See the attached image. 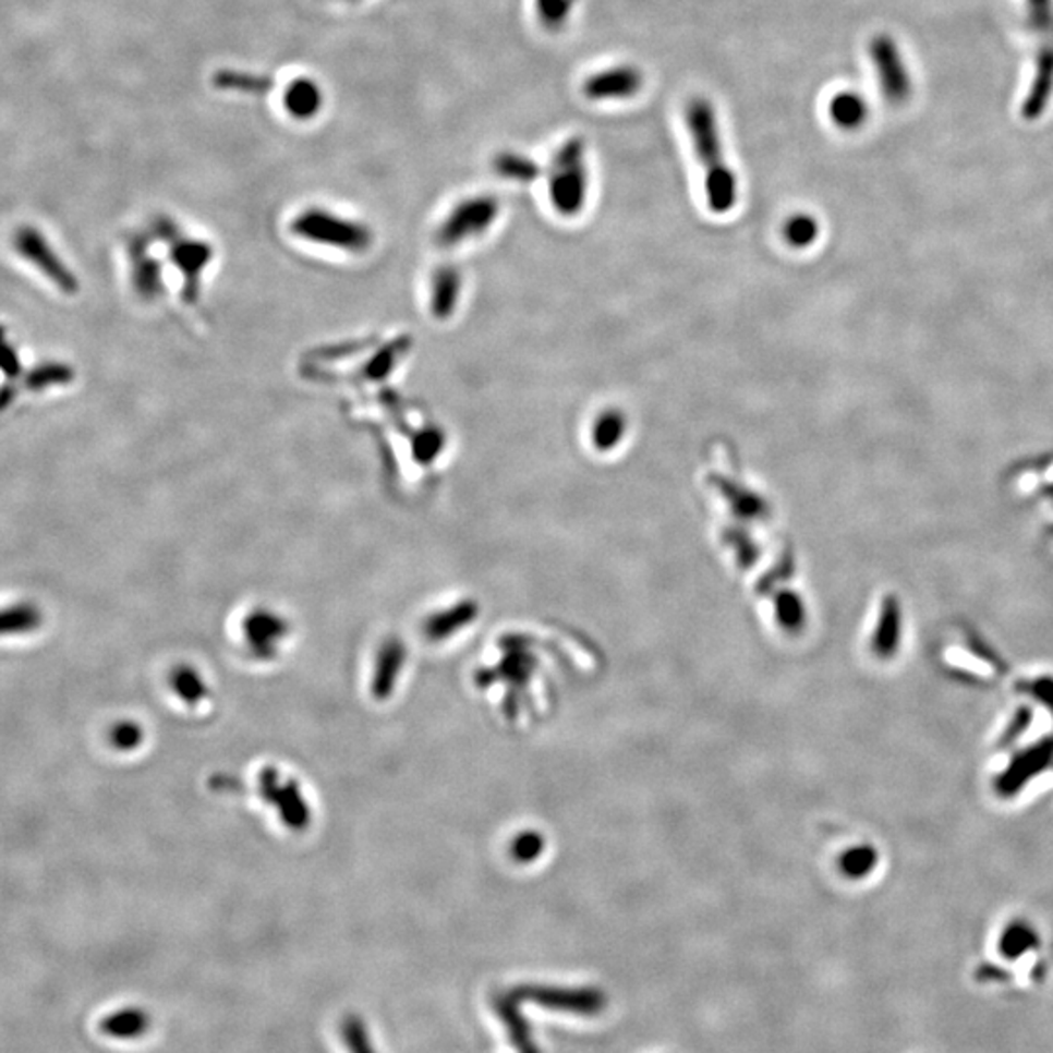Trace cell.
Here are the masks:
<instances>
[{"label":"cell","mask_w":1053,"mask_h":1053,"mask_svg":"<svg viewBox=\"0 0 1053 1053\" xmlns=\"http://www.w3.org/2000/svg\"><path fill=\"white\" fill-rule=\"evenodd\" d=\"M830 120L843 131H857L869 120V104L859 93L835 94L827 106Z\"/></svg>","instance_id":"obj_7"},{"label":"cell","mask_w":1053,"mask_h":1053,"mask_svg":"<svg viewBox=\"0 0 1053 1053\" xmlns=\"http://www.w3.org/2000/svg\"><path fill=\"white\" fill-rule=\"evenodd\" d=\"M625 427H627V424H625V416L620 412L609 410V412L601 414L593 425V444L600 451H610L615 445L620 444V439L625 435Z\"/></svg>","instance_id":"obj_11"},{"label":"cell","mask_w":1053,"mask_h":1053,"mask_svg":"<svg viewBox=\"0 0 1053 1053\" xmlns=\"http://www.w3.org/2000/svg\"><path fill=\"white\" fill-rule=\"evenodd\" d=\"M1030 2V19L1038 29L1053 26L1052 0H1028Z\"/></svg>","instance_id":"obj_17"},{"label":"cell","mask_w":1053,"mask_h":1053,"mask_svg":"<svg viewBox=\"0 0 1053 1053\" xmlns=\"http://www.w3.org/2000/svg\"><path fill=\"white\" fill-rule=\"evenodd\" d=\"M644 86L640 69L632 65H617L590 74L582 84V93L593 102L607 100H629Z\"/></svg>","instance_id":"obj_4"},{"label":"cell","mask_w":1053,"mask_h":1053,"mask_svg":"<svg viewBox=\"0 0 1053 1053\" xmlns=\"http://www.w3.org/2000/svg\"><path fill=\"white\" fill-rule=\"evenodd\" d=\"M1053 90V44L1052 46L1044 47L1042 53L1038 57V74H1036V83L1030 90V96L1025 102V108H1022V113L1028 120H1034L1038 118L1042 111H1044L1045 104L1050 100Z\"/></svg>","instance_id":"obj_8"},{"label":"cell","mask_w":1053,"mask_h":1053,"mask_svg":"<svg viewBox=\"0 0 1053 1053\" xmlns=\"http://www.w3.org/2000/svg\"><path fill=\"white\" fill-rule=\"evenodd\" d=\"M19 246L22 252H26V254H28L29 259L39 262V266H44L47 274H51V276H53V278H56L61 286L66 287V289H71L73 281H69V274H66L65 269L59 268L57 259L56 266H53V258H51L49 250L41 246V241H39L37 237H34V234H26V237H22V239H20Z\"/></svg>","instance_id":"obj_13"},{"label":"cell","mask_w":1053,"mask_h":1053,"mask_svg":"<svg viewBox=\"0 0 1053 1053\" xmlns=\"http://www.w3.org/2000/svg\"><path fill=\"white\" fill-rule=\"evenodd\" d=\"M496 170L499 175L518 180V182H531L538 174V167L531 158L521 157L516 153H504L496 158Z\"/></svg>","instance_id":"obj_14"},{"label":"cell","mask_w":1053,"mask_h":1053,"mask_svg":"<svg viewBox=\"0 0 1053 1053\" xmlns=\"http://www.w3.org/2000/svg\"><path fill=\"white\" fill-rule=\"evenodd\" d=\"M572 0H536L538 19L548 29H558L568 20Z\"/></svg>","instance_id":"obj_16"},{"label":"cell","mask_w":1053,"mask_h":1053,"mask_svg":"<svg viewBox=\"0 0 1053 1053\" xmlns=\"http://www.w3.org/2000/svg\"><path fill=\"white\" fill-rule=\"evenodd\" d=\"M498 213V202L494 197H474L455 207L453 213L441 229L447 241H467L491 227Z\"/></svg>","instance_id":"obj_5"},{"label":"cell","mask_w":1053,"mask_h":1053,"mask_svg":"<svg viewBox=\"0 0 1053 1053\" xmlns=\"http://www.w3.org/2000/svg\"><path fill=\"white\" fill-rule=\"evenodd\" d=\"M1034 944L1036 934L1032 933V929L1026 927V924L1015 923L1003 933L998 948H1001V954L1005 958L1015 960L1018 956H1022L1028 948H1032Z\"/></svg>","instance_id":"obj_15"},{"label":"cell","mask_w":1053,"mask_h":1053,"mask_svg":"<svg viewBox=\"0 0 1053 1053\" xmlns=\"http://www.w3.org/2000/svg\"><path fill=\"white\" fill-rule=\"evenodd\" d=\"M685 123L697 158L704 168V195L712 213L724 215L738 202V180L722 150L716 110L706 98H693L685 108Z\"/></svg>","instance_id":"obj_1"},{"label":"cell","mask_w":1053,"mask_h":1053,"mask_svg":"<svg viewBox=\"0 0 1053 1053\" xmlns=\"http://www.w3.org/2000/svg\"><path fill=\"white\" fill-rule=\"evenodd\" d=\"M323 90L308 76H299L296 81L287 84L283 93V108L295 120H311L323 108Z\"/></svg>","instance_id":"obj_6"},{"label":"cell","mask_w":1053,"mask_h":1053,"mask_svg":"<svg viewBox=\"0 0 1053 1053\" xmlns=\"http://www.w3.org/2000/svg\"><path fill=\"white\" fill-rule=\"evenodd\" d=\"M783 234H785V241L790 246L804 249V246H810L818 239V222H815L812 215L796 213V215L786 219L785 227H783Z\"/></svg>","instance_id":"obj_12"},{"label":"cell","mask_w":1053,"mask_h":1053,"mask_svg":"<svg viewBox=\"0 0 1053 1053\" xmlns=\"http://www.w3.org/2000/svg\"><path fill=\"white\" fill-rule=\"evenodd\" d=\"M147 1017L137 1008H125L120 1013H113L111 1017L102 1022V1030L113 1038H135L143 1034L147 1028Z\"/></svg>","instance_id":"obj_10"},{"label":"cell","mask_w":1053,"mask_h":1053,"mask_svg":"<svg viewBox=\"0 0 1053 1053\" xmlns=\"http://www.w3.org/2000/svg\"><path fill=\"white\" fill-rule=\"evenodd\" d=\"M140 741V730L133 724H120L111 731V743L116 748L130 749Z\"/></svg>","instance_id":"obj_18"},{"label":"cell","mask_w":1053,"mask_h":1053,"mask_svg":"<svg viewBox=\"0 0 1053 1053\" xmlns=\"http://www.w3.org/2000/svg\"><path fill=\"white\" fill-rule=\"evenodd\" d=\"M548 195L556 211L566 217L580 213L588 199L585 143L580 137L566 141L550 160Z\"/></svg>","instance_id":"obj_2"},{"label":"cell","mask_w":1053,"mask_h":1053,"mask_svg":"<svg viewBox=\"0 0 1053 1053\" xmlns=\"http://www.w3.org/2000/svg\"><path fill=\"white\" fill-rule=\"evenodd\" d=\"M44 622V613L34 603H16L0 609V638L29 634Z\"/></svg>","instance_id":"obj_9"},{"label":"cell","mask_w":1053,"mask_h":1053,"mask_svg":"<svg viewBox=\"0 0 1053 1053\" xmlns=\"http://www.w3.org/2000/svg\"><path fill=\"white\" fill-rule=\"evenodd\" d=\"M870 57L876 69L877 84L889 104H904L911 94V83L901 53L892 37L876 36L870 41Z\"/></svg>","instance_id":"obj_3"}]
</instances>
